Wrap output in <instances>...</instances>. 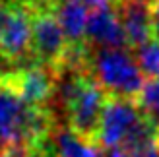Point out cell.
<instances>
[{"label":"cell","instance_id":"e0dca14e","mask_svg":"<svg viewBox=\"0 0 159 157\" xmlns=\"http://www.w3.org/2000/svg\"><path fill=\"white\" fill-rule=\"evenodd\" d=\"M142 2H148V4H153L155 0H142Z\"/></svg>","mask_w":159,"mask_h":157},{"label":"cell","instance_id":"3957f363","mask_svg":"<svg viewBox=\"0 0 159 157\" xmlns=\"http://www.w3.org/2000/svg\"><path fill=\"white\" fill-rule=\"evenodd\" d=\"M31 10L21 2H0V56L8 62L33 58Z\"/></svg>","mask_w":159,"mask_h":157},{"label":"cell","instance_id":"ba28073f","mask_svg":"<svg viewBox=\"0 0 159 157\" xmlns=\"http://www.w3.org/2000/svg\"><path fill=\"white\" fill-rule=\"evenodd\" d=\"M85 39V45L89 49H128L124 29L118 21L115 6H105L89 12Z\"/></svg>","mask_w":159,"mask_h":157},{"label":"cell","instance_id":"9a60e30c","mask_svg":"<svg viewBox=\"0 0 159 157\" xmlns=\"http://www.w3.org/2000/svg\"><path fill=\"white\" fill-rule=\"evenodd\" d=\"M155 146H157V150H159V124H157V134H155Z\"/></svg>","mask_w":159,"mask_h":157},{"label":"cell","instance_id":"4fadbf2b","mask_svg":"<svg viewBox=\"0 0 159 157\" xmlns=\"http://www.w3.org/2000/svg\"><path fill=\"white\" fill-rule=\"evenodd\" d=\"M109 157H159L157 146H148V147H126L118 146L109 151Z\"/></svg>","mask_w":159,"mask_h":157},{"label":"cell","instance_id":"5b68a950","mask_svg":"<svg viewBox=\"0 0 159 157\" xmlns=\"http://www.w3.org/2000/svg\"><path fill=\"white\" fill-rule=\"evenodd\" d=\"M31 25H33V39H31L33 58L41 64L57 68L70 43L57 20L54 10L31 12Z\"/></svg>","mask_w":159,"mask_h":157},{"label":"cell","instance_id":"2e32d148","mask_svg":"<svg viewBox=\"0 0 159 157\" xmlns=\"http://www.w3.org/2000/svg\"><path fill=\"white\" fill-rule=\"evenodd\" d=\"M12 2H21V4H27V2H31V0H12Z\"/></svg>","mask_w":159,"mask_h":157},{"label":"cell","instance_id":"9c48e42d","mask_svg":"<svg viewBox=\"0 0 159 157\" xmlns=\"http://www.w3.org/2000/svg\"><path fill=\"white\" fill-rule=\"evenodd\" d=\"M57 20L60 23L62 31L70 45H82L85 43V25H87V8L76 0H58Z\"/></svg>","mask_w":159,"mask_h":157},{"label":"cell","instance_id":"6da1fadb","mask_svg":"<svg viewBox=\"0 0 159 157\" xmlns=\"http://www.w3.org/2000/svg\"><path fill=\"white\" fill-rule=\"evenodd\" d=\"M89 74L109 97L136 101L146 83L130 49H91Z\"/></svg>","mask_w":159,"mask_h":157},{"label":"cell","instance_id":"30bf717a","mask_svg":"<svg viewBox=\"0 0 159 157\" xmlns=\"http://www.w3.org/2000/svg\"><path fill=\"white\" fill-rule=\"evenodd\" d=\"M52 151L57 157H103L97 144L85 142L80 136H76L70 128L52 130Z\"/></svg>","mask_w":159,"mask_h":157},{"label":"cell","instance_id":"277c9868","mask_svg":"<svg viewBox=\"0 0 159 157\" xmlns=\"http://www.w3.org/2000/svg\"><path fill=\"white\" fill-rule=\"evenodd\" d=\"M142 116H144V113L134 99L109 97L101 114L95 144L99 147H105V150L118 147Z\"/></svg>","mask_w":159,"mask_h":157},{"label":"cell","instance_id":"5bb4252c","mask_svg":"<svg viewBox=\"0 0 159 157\" xmlns=\"http://www.w3.org/2000/svg\"><path fill=\"white\" fill-rule=\"evenodd\" d=\"M152 18H153V39L159 41V0L152 4Z\"/></svg>","mask_w":159,"mask_h":157},{"label":"cell","instance_id":"8992f818","mask_svg":"<svg viewBox=\"0 0 159 157\" xmlns=\"http://www.w3.org/2000/svg\"><path fill=\"white\" fill-rule=\"evenodd\" d=\"M16 93L31 107H49L57 87V68L41 62L21 66L14 72H6Z\"/></svg>","mask_w":159,"mask_h":157},{"label":"cell","instance_id":"52a82bcc","mask_svg":"<svg viewBox=\"0 0 159 157\" xmlns=\"http://www.w3.org/2000/svg\"><path fill=\"white\" fill-rule=\"evenodd\" d=\"M115 10L124 29L130 51H136L138 47L153 39L152 4L142 2V0H116Z\"/></svg>","mask_w":159,"mask_h":157},{"label":"cell","instance_id":"7a4b0ae2","mask_svg":"<svg viewBox=\"0 0 159 157\" xmlns=\"http://www.w3.org/2000/svg\"><path fill=\"white\" fill-rule=\"evenodd\" d=\"M107 99H109V95L99 87V83L91 78V74L84 76L80 85L74 91V95L64 105L68 128L76 136L85 140V142L95 144L101 114H103Z\"/></svg>","mask_w":159,"mask_h":157},{"label":"cell","instance_id":"8fae6325","mask_svg":"<svg viewBox=\"0 0 159 157\" xmlns=\"http://www.w3.org/2000/svg\"><path fill=\"white\" fill-rule=\"evenodd\" d=\"M136 64L142 70L144 78H149V80H155L159 78V41L157 39H152L146 45L138 47L136 51Z\"/></svg>","mask_w":159,"mask_h":157},{"label":"cell","instance_id":"ac0fdd59","mask_svg":"<svg viewBox=\"0 0 159 157\" xmlns=\"http://www.w3.org/2000/svg\"><path fill=\"white\" fill-rule=\"evenodd\" d=\"M0 74H2V72H0Z\"/></svg>","mask_w":159,"mask_h":157},{"label":"cell","instance_id":"7c38bea8","mask_svg":"<svg viewBox=\"0 0 159 157\" xmlns=\"http://www.w3.org/2000/svg\"><path fill=\"white\" fill-rule=\"evenodd\" d=\"M136 103L142 109V113L149 119H153L159 124V78L148 80L142 87L140 95L136 97Z\"/></svg>","mask_w":159,"mask_h":157}]
</instances>
